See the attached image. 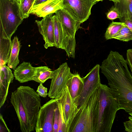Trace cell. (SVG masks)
Listing matches in <instances>:
<instances>
[{"mask_svg": "<svg viewBox=\"0 0 132 132\" xmlns=\"http://www.w3.org/2000/svg\"><path fill=\"white\" fill-rule=\"evenodd\" d=\"M73 74L66 62L53 71V77L48 93V97L54 99L60 97L66 88L69 79Z\"/></svg>", "mask_w": 132, "mask_h": 132, "instance_id": "cell-8", "label": "cell"}, {"mask_svg": "<svg viewBox=\"0 0 132 132\" xmlns=\"http://www.w3.org/2000/svg\"><path fill=\"white\" fill-rule=\"evenodd\" d=\"M18 4L19 7H20V5L23 1V0H14Z\"/></svg>", "mask_w": 132, "mask_h": 132, "instance_id": "cell-34", "label": "cell"}, {"mask_svg": "<svg viewBox=\"0 0 132 132\" xmlns=\"http://www.w3.org/2000/svg\"><path fill=\"white\" fill-rule=\"evenodd\" d=\"M99 90L98 116L96 132H110L119 107L109 87L101 83Z\"/></svg>", "mask_w": 132, "mask_h": 132, "instance_id": "cell-4", "label": "cell"}, {"mask_svg": "<svg viewBox=\"0 0 132 132\" xmlns=\"http://www.w3.org/2000/svg\"><path fill=\"white\" fill-rule=\"evenodd\" d=\"M126 60L128 64L132 74V49L127 50L126 53Z\"/></svg>", "mask_w": 132, "mask_h": 132, "instance_id": "cell-31", "label": "cell"}, {"mask_svg": "<svg viewBox=\"0 0 132 132\" xmlns=\"http://www.w3.org/2000/svg\"><path fill=\"white\" fill-rule=\"evenodd\" d=\"M84 85L83 78L78 73L73 74L67 83V86L70 95L73 103L77 107Z\"/></svg>", "mask_w": 132, "mask_h": 132, "instance_id": "cell-15", "label": "cell"}, {"mask_svg": "<svg viewBox=\"0 0 132 132\" xmlns=\"http://www.w3.org/2000/svg\"><path fill=\"white\" fill-rule=\"evenodd\" d=\"M100 69V65L96 64L86 76L82 77L84 85L77 105L79 110L86 103L94 91L99 87L101 84Z\"/></svg>", "mask_w": 132, "mask_h": 132, "instance_id": "cell-10", "label": "cell"}, {"mask_svg": "<svg viewBox=\"0 0 132 132\" xmlns=\"http://www.w3.org/2000/svg\"><path fill=\"white\" fill-rule=\"evenodd\" d=\"M94 0L96 1L97 2H98L100 1H103V0Z\"/></svg>", "mask_w": 132, "mask_h": 132, "instance_id": "cell-36", "label": "cell"}, {"mask_svg": "<svg viewBox=\"0 0 132 132\" xmlns=\"http://www.w3.org/2000/svg\"><path fill=\"white\" fill-rule=\"evenodd\" d=\"M49 14L40 20H36L39 31L43 36L46 49L55 46L54 35V15Z\"/></svg>", "mask_w": 132, "mask_h": 132, "instance_id": "cell-11", "label": "cell"}, {"mask_svg": "<svg viewBox=\"0 0 132 132\" xmlns=\"http://www.w3.org/2000/svg\"><path fill=\"white\" fill-rule=\"evenodd\" d=\"M61 24L63 30V40L62 49L66 52L69 58L75 59L76 42L75 35L82 27L81 23L75 20L63 9L55 12Z\"/></svg>", "mask_w": 132, "mask_h": 132, "instance_id": "cell-6", "label": "cell"}, {"mask_svg": "<svg viewBox=\"0 0 132 132\" xmlns=\"http://www.w3.org/2000/svg\"><path fill=\"white\" fill-rule=\"evenodd\" d=\"M63 0H48L33 6L29 12L39 17L43 18L48 15L63 9Z\"/></svg>", "mask_w": 132, "mask_h": 132, "instance_id": "cell-13", "label": "cell"}, {"mask_svg": "<svg viewBox=\"0 0 132 132\" xmlns=\"http://www.w3.org/2000/svg\"><path fill=\"white\" fill-rule=\"evenodd\" d=\"M57 99L61 104L68 132H69L71 125L79 110L73 102L67 86Z\"/></svg>", "mask_w": 132, "mask_h": 132, "instance_id": "cell-12", "label": "cell"}, {"mask_svg": "<svg viewBox=\"0 0 132 132\" xmlns=\"http://www.w3.org/2000/svg\"><path fill=\"white\" fill-rule=\"evenodd\" d=\"M106 17L109 20H113L117 18L120 19L121 16L118 9L114 5L112 6L106 13Z\"/></svg>", "mask_w": 132, "mask_h": 132, "instance_id": "cell-26", "label": "cell"}, {"mask_svg": "<svg viewBox=\"0 0 132 132\" xmlns=\"http://www.w3.org/2000/svg\"><path fill=\"white\" fill-rule=\"evenodd\" d=\"M10 68L5 65L0 66V108L3 105L8 94L10 84L14 77Z\"/></svg>", "mask_w": 132, "mask_h": 132, "instance_id": "cell-14", "label": "cell"}, {"mask_svg": "<svg viewBox=\"0 0 132 132\" xmlns=\"http://www.w3.org/2000/svg\"><path fill=\"white\" fill-rule=\"evenodd\" d=\"M54 35L55 46L62 49L63 40V32L61 24L56 15H54Z\"/></svg>", "mask_w": 132, "mask_h": 132, "instance_id": "cell-21", "label": "cell"}, {"mask_svg": "<svg viewBox=\"0 0 132 132\" xmlns=\"http://www.w3.org/2000/svg\"><path fill=\"white\" fill-rule=\"evenodd\" d=\"M125 24L122 22H112L107 28L104 37L106 40L113 39L114 36L122 28Z\"/></svg>", "mask_w": 132, "mask_h": 132, "instance_id": "cell-22", "label": "cell"}, {"mask_svg": "<svg viewBox=\"0 0 132 132\" xmlns=\"http://www.w3.org/2000/svg\"><path fill=\"white\" fill-rule=\"evenodd\" d=\"M113 39L128 42L132 40V32L126 24L113 37Z\"/></svg>", "mask_w": 132, "mask_h": 132, "instance_id": "cell-23", "label": "cell"}, {"mask_svg": "<svg viewBox=\"0 0 132 132\" xmlns=\"http://www.w3.org/2000/svg\"><path fill=\"white\" fill-rule=\"evenodd\" d=\"M10 130L7 127L2 115L1 113L0 115V132H10Z\"/></svg>", "mask_w": 132, "mask_h": 132, "instance_id": "cell-30", "label": "cell"}, {"mask_svg": "<svg viewBox=\"0 0 132 132\" xmlns=\"http://www.w3.org/2000/svg\"><path fill=\"white\" fill-rule=\"evenodd\" d=\"M59 111V121L58 132H68L67 126L64 119L63 112L61 103L56 99Z\"/></svg>", "mask_w": 132, "mask_h": 132, "instance_id": "cell-25", "label": "cell"}, {"mask_svg": "<svg viewBox=\"0 0 132 132\" xmlns=\"http://www.w3.org/2000/svg\"><path fill=\"white\" fill-rule=\"evenodd\" d=\"M35 0H23L20 7V13L23 19L28 18L30 15V11Z\"/></svg>", "mask_w": 132, "mask_h": 132, "instance_id": "cell-24", "label": "cell"}, {"mask_svg": "<svg viewBox=\"0 0 132 132\" xmlns=\"http://www.w3.org/2000/svg\"><path fill=\"white\" fill-rule=\"evenodd\" d=\"M119 109L132 114V75L126 60L118 52L111 51L100 66Z\"/></svg>", "mask_w": 132, "mask_h": 132, "instance_id": "cell-1", "label": "cell"}, {"mask_svg": "<svg viewBox=\"0 0 132 132\" xmlns=\"http://www.w3.org/2000/svg\"><path fill=\"white\" fill-rule=\"evenodd\" d=\"M58 106L56 99H52L41 106L35 130L36 132H54L55 110Z\"/></svg>", "mask_w": 132, "mask_h": 132, "instance_id": "cell-9", "label": "cell"}, {"mask_svg": "<svg viewBox=\"0 0 132 132\" xmlns=\"http://www.w3.org/2000/svg\"><path fill=\"white\" fill-rule=\"evenodd\" d=\"M21 47L20 41L17 37H14L13 40L10 56L7 63V66L15 70L19 62L18 56Z\"/></svg>", "mask_w": 132, "mask_h": 132, "instance_id": "cell-18", "label": "cell"}, {"mask_svg": "<svg viewBox=\"0 0 132 132\" xmlns=\"http://www.w3.org/2000/svg\"><path fill=\"white\" fill-rule=\"evenodd\" d=\"M59 121V111L58 106L55 110L53 124L54 132H58Z\"/></svg>", "mask_w": 132, "mask_h": 132, "instance_id": "cell-27", "label": "cell"}, {"mask_svg": "<svg viewBox=\"0 0 132 132\" xmlns=\"http://www.w3.org/2000/svg\"><path fill=\"white\" fill-rule=\"evenodd\" d=\"M97 3L94 0H63V9L82 23L88 19L92 7Z\"/></svg>", "mask_w": 132, "mask_h": 132, "instance_id": "cell-7", "label": "cell"}, {"mask_svg": "<svg viewBox=\"0 0 132 132\" xmlns=\"http://www.w3.org/2000/svg\"><path fill=\"white\" fill-rule=\"evenodd\" d=\"M110 1H112L114 3H117L119 2V0H109Z\"/></svg>", "mask_w": 132, "mask_h": 132, "instance_id": "cell-35", "label": "cell"}, {"mask_svg": "<svg viewBox=\"0 0 132 132\" xmlns=\"http://www.w3.org/2000/svg\"><path fill=\"white\" fill-rule=\"evenodd\" d=\"M53 75V71L46 66H41L36 67L33 80L40 83L43 84L47 80L52 79Z\"/></svg>", "mask_w": 132, "mask_h": 132, "instance_id": "cell-20", "label": "cell"}, {"mask_svg": "<svg viewBox=\"0 0 132 132\" xmlns=\"http://www.w3.org/2000/svg\"><path fill=\"white\" fill-rule=\"evenodd\" d=\"M118 3L114 4V6L119 11L121 16L120 20L121 22L125 20H131L132 15V4L130 0H119Z\"/></svg>", "mask_w": 132, "mask_h": 132, "instance_id": "cell-19", "label": "cell"}, {"mask_svg": "<svg viewBox=\"0 0 132 132\" xmlns=\"http://www.w3.org/2000/svg\"><path fill=\"white\" fill-rule=\"evenodd\" d=\"M99 87L80 108L73 119L69 132H96L98 116Z\"/></svg>", "mask_w": 132, "mask_h": 132, "instance_id": "cell-3", "label": "cell"}, {"mask_svg": "<svg viewBox=\"0 0 132 132\" xmlns=\"http://www.w3.org/2000/svg\"><path fill=\"white\" fill-rule=\"evenodd\" d=\"M14 0H0V37L10 39L23 20Z\"/></svg>", "mask_w": 132, "mask_h": 132, "instance_id": "cell-5", "label": "cell"}, {"mask_svg": "<svg viewBox=\"0 0 132 132\" xmlns=\"http://www.w3.org/2000/svg\"><path fill=\"white\" fill-rule=\"evenodd\" d=\"M43 84L40 83L38 86L36 92L39 95L43 97H46L48 95L47 88L44 87Z\"/></svg>", "mask_w": 132, "mask_h": 132, "instance_id": "cell-28", "label": "cell"}, {"mask_svg": "<svg viewBox=\"0 0 132 132\" xmlns=\"http://www.w3.org/2000/svg\"><path fill=\"white\" fill-rule=\"evenodd\" d=\"M12 43L11 39L0 37V65L7 63L11 52Z\"/></svg>", "mask_w": 132, "mask_h": 132, "instance_id": "cell-17", "label": "cell"}, {"mask_svg": "<svg viewBox=\"0 0 132 132\" xmlns=\"http://www.w3.org/2000/svg\"><path fill=\"white\" fill-rule=\"evenodd\" d=\"M122 22L124 23L126 26L132 32V20H125Z\"/></svg>", "mask_w": 132, "mask_h": 132, "instance_id": "cell-32", "label": "cell"}, {"mask_svg": "<svg viewBox=\"0 0 132 132\" xmlns=\"http://www.w3.org/2000/svg\"><path fill=\"white\" fill-rule=\"evenodd\" d=\"M35 69L30 62L23 61L14 70V77L20 83L33 80Z\"/></svg>", "mask_w": 132, "mask_h": 132, "instance_id": "cell-16", "label": "cell"}, {"mask_svg": "<svg viewBox=\"0 0 132 132\" xmlns=\"http://www.w3.org/2000/svg\"><path fill=\"white\" fill-rule=\"evenodd\" d=\"M10 100L17 115L21 131H34L41 107L40 96L30 87L21 86L12 92Z\"/></svg>", "mask_w": 132, "mask_h": 132, "instance_id": "cell-2", "label": "cell"}, {"mask_svg": "<svg viewBox=\"0 0 132 132\" xmlns=\"http://www.w3.org/2000/svg\"><path fill=\"white\" fill-rule=\"evenodd\" d=\"M47 0H35L32 7L34 5L41 4Z\"/></svg>", "mask_w": 132, "mask_h": 132, "instance_id": "cell-33", "label": "cell"}, {"mask_svg": "<svg viewBox=\"0 0 132 132\" xmlns=\"http://www.w3.org/2000/svg\"><path fill=\"white\" fill-rule=\"evenodd\" d=\"M129 115V120L124 122V126L125 131L132 132V115Z\"/></svg>", "mask_w": 132, "mask_h": 132, "instance_id": "cell-29", "label": "cell"}]
</instances>
